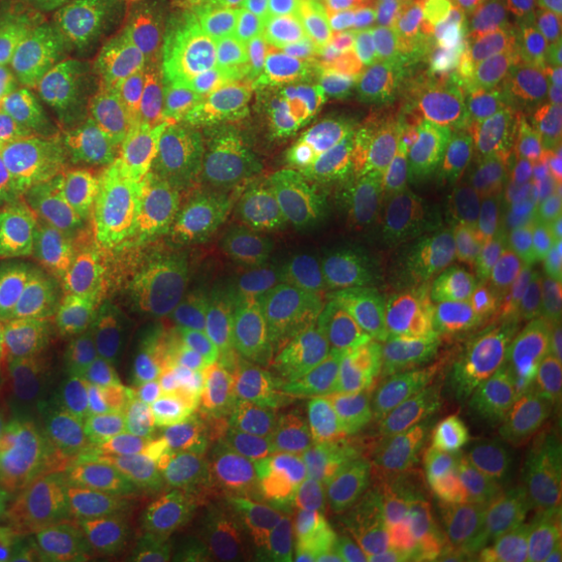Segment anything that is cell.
I'll use <instances>...</instances> for the list:
<instances>
[{
  "instance_id": "obj_25",
  "label": "cell",
  "mask_w": 562,
  "mask_h": 562,
  "mask_svg": "<svg viewBox=\"0 0 562 562\" xmlns=\"http://www.w3.org/2000/svg\"><path fill=\"white\" fill-rule=\"evenodd\" d=\"M550 362H553V369H557V372H562V341L557 344V350L550 353Z\"/></svg>"
},
{
  "instance_id": "obj_12",
  "label": "cell",
  "mask_w": 562,
  "mask_h": 562,
  "mask_svg": "<svg viewBox=\"0 0 562 562\" xmlns=\"http://www.w3.org/2000/svg\"><path fill=\"white\" fill-rule=\"evenodd\" d=\"M3 328L79 387H122L138 379L128 328L81 266L38 272L0 306Z\"/></svg>"
},
{
  "instance_id": "obj_2",
  "label": "cell",
  "mask_w": 562,
  "mask_h": 562,
  "mask_svg": "<svg viewBox=\"0 0 562 562\" xmlns=\"http://www.w3.org/2000/svg\"><path fill=\"white\" fill-rule=\"evenodd\" d=\"M188 144V106L150 76L94 88L63 125L32 179L54 238L81 260H106L162 198Z\"/></svg>"
},
{
  "instance_id": "obj_24",
  "label": "cell",
  "mask_w": 562,
  "mask_h": 562,
  "mask_svg": "<svg viewBox=\"0 0 562 562\" xmlns=\"http://www.w3.org/2000/svg\"><path fill=\"white\" fill-rule=\"evenodd\" d=\"M94 562H184V522L166 528L150 541L106 553Z\"/></svg>"
},
{
  "instance_id": "obj_8",
  "label": "cell",
  "mask_w": 562,
  "mask_h": 562,
  "mask_svg": "<svg viewBox=\"0 0 562 562\" xmlns=\"http://www.w3.org/2000/svg\"><path fill=\"white\" fill-rule=\"evenodd\" d=\"M241 228L238 184L206 176L166 191L106 260H113L122 294L188 341L232 306Z\"/></svg>"
},
{
  "instance_id": "obj_9",
  "label": "cell",
  "mask_w": 562,
  "mask_h": 562,
  "mask_svg": "<svg viewBox=\"0 0 562 562\" xmlns=\"http://www.w3.org/2000/svg\"><path fill=\"white\" fill-rule=\"evenodd\" d=\"M269 335L291 379L360 441L397 369L350 269L303 260L269 303Z\"/></svg>"
},
{
  "instance_id": "obj_18",
  "label": "cell",
  "mask_w": 562,
  "mask_h": 562,
  "mask_svg": "<svg viewBox=\"0 0 562 562\" xmlns=\"http://www.w3.org/2000/svg\"><path fill=\"white\" fill-rule=\"evenodd\" d=\"M85 387L63 379L47 360L0 328V443L57 413L88 406Z\"/></svg>"
},
{
  "instance_id": "obj_22",
  "label": "cell",
  "mask_w": 562,
  "mask_h": 562,
  "mask_svg": "<svg viewBox=\"0 0 562 562\" xmlns=\"http://www.w3.org/2000/svg\"><path fill=\"white\" fill-rule=\"evenodd\" d=\"M0 562H47L35 525L0 460Z\"/></svg>"
},
{
  "instance_id": "obj_15",
  "label": "cell",
  "mask_w": 562,
  "mask_h": 562,
  "mask_svg": "<svg viewBox=\"0 0 562 562\" xmlns=\"http://www.w3.org/2000/svg\"><path fill=\"white\" fill-rule=\"evenodd\" d=\"M560 341L562 257L541 247H497L491 257V360L535 369Z\"/></svg>"
},
{
  "instance_id": "obj_5",
  "label": "cell",
  "mask_w": 562,
  "mask_h": 562,
  "mask_svg": "<svg viewBox=\"0 0 562 562\" xmlns=\"http://www.w3.org/2000/svg\"><path fill=\"white\" fill-rule=\"evenodd\" d=\"M435 166L366 101L303 147L288 184L301 225L303 260L350 269L362 247L391 225L431 210Z\"/></svg>"
},
{
  "instance_id": "obj_1",
  "label": "cell",
  "mask_w": 562,
  "mask_h": 562,
  "mask_svg": "<svg viewBox=\"0 0 562 562\" xmlns=\"http://www.w3.org/2000/svg\"><path fill=\"white\" fill-rule=\"evenodd\" d=\"M47 562H94L188 519L194 447L179 428L76 406L0 443Z\"/></svg>"
},
{
  "instance_id": "obj_23",
  "label": "cell",
  "mask_w": 562,
  "mask_h": 562,
  "mask_svg": "<svg viewBox=\"0 0 562 562\" xmlns=\"http://www.w3.org/2000/svg\"><path fill=\"white\" fill-rule=\"evenodd\" d=\"M113 20L125 22L132 29H157L166 22L184 20L188 13H198L213 0H94Z\"/></svg>"
},
{
  "instance_id": "obj_16",
  "label": "cell",
  "mask_w": 562,
  "mask_h": 562,
  "mask_svg": "<svg viewBox=\"0 0 562 562\" xmlns=\"http://www.w3.org/2000/svg\"><path fill=\"white\" fill-rule=\"evenodd\" d=\"M76 69L47 63L25 66L0 81V194L25 191L63 125L91 98Z\"/></svg>"
},
{
  "instance_id": "obj_13",
  "label": "cell",
  "mask_w": 562,
  "mask_h": 562,
  "mask_svg": "<svg viewBox=\"0 0 562 562\" xmlns=\"http://www.w3.org/2000/svg\"><path fill=\"white\" fill-rule=\"evenodd\" d=\"M491 235L487 220L462 203L435 213V244L422 297L416 366L469 375L491 366Z\"/></svg>"
},
{
  "instance_id": "obj_3",
  "label": "cell",
  "mask_w": 562,
  "mask_h": 562,
  "mask_svg": "<svg viewBox=\"0 0 562 562\" xmlns=\"http://www.w3.org/2000/svg\"><path fill=\"white\" fill-rule=\"evenodd\" d=\"M513 369L491 362L469 375H447L416 366L391 382L362 428L347 482L397 541L422 547L450 516L484 401Z\"/></svg>"
},
{
  "instance_id": "obj_26",
  "label": "cell",
  "mask_w": 562,
  "mask_h": 562,
  "mask_svg": "<svg viewBox=\"0 0 562 562\" xmlns=\"http://www.w3.org/2000/svg\"><path fill=\"white\" fill-rule=\"evenodd\" d=\"M0 328H3V319H0Z\"/></svg>"
},
{
  "instance_id": "obj_10",
  "label": "cell",
  "mask_w": 562,
  "mask_h": 562,
  "mask_svg": "<svg viewBox=\"0 0 562 562\" xmlns=\"http://www.w3.org/2000/svg\"><path fill=\"white\" fill-rule=\"evenodd\" d=\"M484 220L497 247H562V44L497 103Z\"/></svg>"
},
{
  "instance_id": "obj_17",
  "label": "cell",
  "mask_w": 562,
  "mask_h": 562,
  "mask_svg": "<svg viewBox=\"0 0 562 562\" xmlns=\"http://www.w3.org/2000/svg\"><path fill=\"white\" fill-rule=\"evenodd\" d=\"M294 562H422V547L397 541L384 531L350 482H344L322 497L297 528Z\"/></svg>"
},
{
  "instance_id": "obj_19",
  "label": "cell",
  "mask_w": 562,
  "mask_h": 562,
  "mask_svg": "<svg viewBox=\"0 0 562 562\" xmlns=\"http://www.w3.org/2000/svg\"><path fill=\"white\" fill-rule=\"evenodd\" d=\"M297 531L260 506H222L184 519V562H294Z\"/></svg>"
},
{
  "instance_id": "obj_21",
  "label": "cell",
  "mask_w": 562,
  "mask_h": 562,
  "mask_svg": "<svg viewBox=\"0 0 562 562\" xmlns=\"http://www.w3.org/2000/svg\"><path fill=\"white\" fill-rule=\"evenodd\" d=\"M422 562H522L516 560L506 547L484 538L469 522H462L457 513H450L431 538L422 543Z\"/></svg>"
},
{
  "instance_id": "obj_20",
  "label": "cell",
  "mask_w": 562,
  "mask_h": 562,
  "mask_svg": "<svg viewBox=\"0 0 562 562\" xmlns=\"http://www.w3.org/2000/svg\"><path fill=\"white\" fill-rule=\"evenodd\" d=\"M44 260L47 238L38 220L16 198L0 194V306L44 272Z\"/></svg>"
},
{
  "instance_id": "obj_11",
  "label": "cell",
  "mask_w": 562,
  "mask_h": 562,
  "mask_svg": "<svg viewBox=\"0 0 562 562\" xmlns=\"http://www.w3.org/2000/svg\"><path fill=\"white\" fill-rule=\"evenodd\" d=\"M369 101L413 140L438 179L465 176L487 144V88L475 47L447 22L409 32Z\"/></svg>"
},
{
  "instance_id": "obj_4",
  "label": "cell",
  "mask_w": 562,
  "mask_h": 562,
  "mask_svg": "<svg viewBox=\"0 0 562 562\" xmlns=\"http://www.w3.org/2000/svg\"><path fill=\"white\" fill-rule=\"evenodd\" d=\"M325 35V0H216L166 44L179 101L232 138L257 135L301 94Z\"/></svg>"
},
{
  "instance_id": "obj_6",
  "label": "cell",
  "mask_w": 562,
  "mask_h": 562,
  "mask_svg": "<svg viewBox=\"0 0 562 562\" xmlns=\"http://www.w3.org/2000/svg\"><path fill=\"white\" fill-rule=\"evenodd\" d=\"M450 513L516 560L562 562V372L503 375Z\"/></svg>"
},
{
  "instance_id": "obj_7",
  "label": "cell",
  "mask_w": 562,
  "mask_h": 562,
  "mask_svg": "<svg viewBox=\"0 0 562 562\" xmlns=\"http://www.w3.org/2000/svg\"><path fill=\"white\" fill-rule=\"evenodd\" d=\"M194 441L216 479L272 497H328L357 462L350 438L276 357L206 394Z\"/></svg>"
},
{
  "instance_id": "obj_14",
  "label": "cell",
  "mask_w": 562,
  "mask_h": 562,
  "mask_svg": "<svg viewBox=\"0 0 562 562\" xmlns=\"http://www.w3.org/2000/svg\"><path fill=\"white\" fill-rule=\"evenodd\" d=\"M435 244V210L416 213L391 225L362 247L350 266L362 306L382 335L397 375L416 369L419 357V316L428 266Z\"/></svg>"
}]
</instances>
